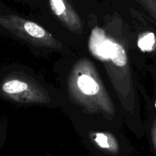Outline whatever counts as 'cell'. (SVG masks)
Returning a JSON list of instances; mask_svg holds the SVG:
<instances>
[{
  "mask_svg": "<svg viewBox=\"0 0 156 156\" xmlns=\"http://www.w3.org/2000/svg\"><path fill=\"white\" fill-rule=\"evenodd\" d=\"M114 42L106 38L105 32L100 28H95L90 38V49L94 55L101 59H109Z\"/></svg>",
  "mask_w": 156,
  "mask_h": 156,
  "instance_id": "1",
  "label": "cell"
},
{
  "mask_svg": "<svg viewBox=\"0 0 156 156\" xmlns=\"http://www.w3.org/2000/svg\"><path fill=\"white\" fill-rule=\"evenodd\" d=\"M77 86L80 91L86 95H95L99 90L97 82L87 74H82L78 77Z\"/></svg>",
  "mask_w": 156,
  "mask_h": 156,
  "instance_id": "2",
  "label": "cell"
},
{
  "mask_svg": "<svg viewBox=\"0 0 156 156\" xmlns=\"http://www.w3.org/2000/svg\"><path fill=\"white\" fill-rule=\"evenodd\" d=\"M28 87V84L25 82L14 79L4 82L2 85V90L7 95L15 96L25 92Z\"/></svg>",
  "mask_w": 156,
  "mask_h": 156,
  "instance_id": "3",
  "label": "cell"
},
{
  "mask_svg": "<svg viewBox=\"0 0 156 156\" xmlns=\"http://www.w3.org/2000/svg\"><path fill=\"white\" fill-rule=\"evenodd\" d=\"M49 3L54 14L58 17L68 19L73 16V12L65 0H49Z\"/></svg>",
  "mask_w": 156,
  "mask_h": 156,
  "instance_id": "4",
  "label": "cell"
},
{
  "mask_svg": "<svg viewBox=\"0 0 156 156\" xmlns=\"http://www.w3.org/2000/svg\"><path fill=\"white\" fill-rule=\"evenodd\" d=\"M109 59L112 61V62L114 64H115L118 67H123L126 64V54L125 50L122 45H120L118 43L114 42Z\"/></svg>",
  "mask_w": 156,
  "mask_h": 156,
  "instance_id": "5",
  "label": "cell"
},
{
  "mask_svg": "<svg viewBox=\"0 0 156 156\" xmlns=\"http://www.w3.org/2000/svg\"><path fill=\"white\" fill-rule=\"evenodd\" d=\"M25 32L34 38H42L46 35L44 28L37 23L32 22H25L22 25Z\"/></svg>",
  "mask_w": 156,
  "mask_h": 156,
  "instance_id": "6",
  "label": "cell"
},
{
  "mask_svg": "<svg viewBox=\"0 0 156 156\" xmlns=\"http://www.w3.org/2000/svg\"><path fill=\"white\" fill-rule=\"evenodd\" d=\"M94 141L102 148H105V149L114 148V146L110 142L108 136L103 134V133H97V134H95Z\"/></svg>",
  "mask_w": 156,
  "mask_h": 156,
  "instance_id": "7",
  "label": "cell"
},
{
  "mask_svg": "<svg viewBox=\"0 0 156 156\" xmlns=\"http://www.w3.org/2000/svg\"><path fill=\"white\" fill-rule=\"evenodd\" d=\"M154 35L152 34H148L147 35L144 36L141 39H139V47L144 51H149L151 50V47H152L153 44H154Z\"/></svg>",
  "mask_w": 156,
  "mask_h": 156,
  "instance_id": "8",
  "label": "cell"
},
{
  "mask_svg": "<svg viewBox=\"0 0 156 156\" xmlns=\"http://www.w3.org/2000/svg\"><path fill=\"white\" fill-rule=\"evenodd\" d=\"M147 8L156 18V0H142Z\"/></svg>",
  "mask_w": 156,
  "mask_h": 156,
  "instance_id": "9",
  "label": "cell"
},
{
  "mask_svg": "<svg viewBox=\"0 0 156 156\" xmlns=\"http://www.w3.org/2000/svg\"><path fill=\"white\" fill-rule=\"evenodd\" d=\"M152 139L153 142H154V145L156 148V121L154 122V126H153V129H152Z\"/></svg>",
  "mask_w": 156,
  "mask_h": 156,
  "instance_id": "10",
  "label": "cell"
},
{
  "mask_svg": "<svg viewBox=\"0 0 156 156\" xmlns=\"http://www.w3.org/2000/svg\"><path fill=\"white\" fill-rule=\"evenodd\" d=\"M155 106H156V102H155Z\"/></svg>",
  "mask_w": 156,
  "mask_h": 156,
  "instance_id": "11",
  "label": "cell"
}]
</instances>
